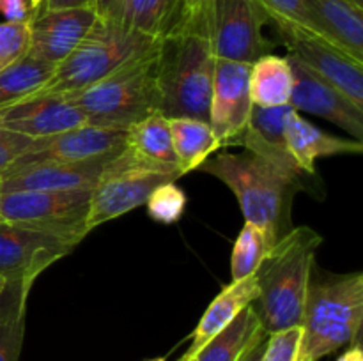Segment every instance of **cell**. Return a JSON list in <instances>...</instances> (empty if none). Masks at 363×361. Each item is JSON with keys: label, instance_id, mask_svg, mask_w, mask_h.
Here are the masks:
<instances>
[{"label": "cell", "instance_id": "obj_15", "mask_svg": "<svg viewBox=\"0 0 363 361\" xmlns=\"http://www.w3.org/2000/svg\"><path fill=\"white\" fill-rule=\"evenodd\" d=\"M110 158L92 161H41L9 166L0 173V193L16 191H91Z\"/></svg>", "mask_w": 363, "mask_h": 361}, {"label": "cell", "instance_id": "obj_26", "mask_svg": "<svg viewBox=\"0 0 363 361\" xmlns=\"http://www.w3.org/2000/svg\"><path fill=\"white\" fill-rule=\"evenodd\" d=\"M55 66L27 53L0 73V110L27 101L52 76Z\"/></svg>", "mask_w": 363, "mask_h": 361}, {"label": "cell", "instance_id": "obj_40", "mask_svg": "<svg viewBox=\"0 0 363 361\" xmlns=\"http://www.w3.org/2000/svg\"><path fill=\"white\" fill-rule=\"evenodd\" d=\"M337 361H363L362 340L360 338L354 340V342L350 345V349H347Z\"/></svg>", "mask_w": 363, "mask_h": 361}, {"label": "cell", "instance_id": "obj_36", "mask_svg": "<svg viewBox=\"0 0 363 361\" xmlns=\"http://www.w3.org/2000/svg\"><path fill=\"white\" fill-rule=\"evenodd\" d=\"M30 289L32 285H23V283H7L6 290H4L2 296H0V322H2L4 319L9 317L11 314H14L21 304L27 303Z\"/></svg>", "mask_w": 363, "mask_h": 361}, {"label": "cell", "instance_id": "obj_44", "mask_svg": "<svg viewBox=\"0 0 363 361\" xmlns=\"http://www.w3.org/2000/svg\"><path fill=\"white\" fill-rule=\"evenodd\" d=\"M353 4H357L358 7H363V0H351Z\"/></svg>", "mask_w": 363, "mask_h": 361}, {"label": "cell", "instance_id": "obj_43", "mask_svg": "<svg viewBox=\"0 0 363 361\" xmlns=\"http://www.w3.org/2000/svg\"><path fill=\"white\" fill-rule=\"evenodd\" d=\"M7 280H4V278H0V296H2V292L4 290H6V287H7Z\"/></svg>", "mask_w": 363, "mask_h": 361}, {"label": "cell", "instance_id": "obj_8", "mask_svg": "<svg viewBox=\"0 0 363 361\" xmlns=\"http://www.w3.org/2000/svg\"><path fill=\"white\" fill-rule=\"evenodd\" d=\"M179 177L177 170L142 163L123 149L105 163L101 177L91 190L89 230L145 205L152 190Z\"/></svg>", "mask_w": 363, "mask_h": 361}, {"label": "cell", "instance_id": "obj_38", "mask_svg": "<svg viewBox=\"0 0 363 361\" xmlns=\"http://www.w3.org/2000/svg\"><path fill=\"white\" fill-rule=\"evenodd\" d=\"M62 9H94V0H43L38 11H62ZM35 11V13H38Z\"/></svg>", "mask_w": 363, "mask_h": 361}, {"label": "cell", "instance_id": "obj_23", "mask_svg": "<svg viewBox=\"0 0 363 361\" xmlns=\"http://www.w3.org/2000/svg\"><path fill=\"white\" fill-rule=\"evenodd\" d=\"M293 67L287 57L266 53L252 62L248 76V94L254 106L272 108V106L289 105L293 92Z\"/></svg>", "mask_w": 363, "mask_h": 361}, {"label": "cell", "instance_id": "obj_1", "mask_svg": "<svg viewBox=\"0 0 363 361\" xmlns=\"http://www.w3.org/2000/svg\"><path fill=\"white\" fill-rule=\"evenodd\" d=\"M323 237L311 227H296L280 237L259 265V294L252 308L266 335L301 324L315 251Z\"/></svg>", "mask_w": 363, "mask_h": 361}, {"label": "cell", "instance_id": "obj_45", "mask_svg": "<svg viewBox=\"0 0 363 361\" xmlns=\"http://www.w3.org/2000/svg\"><path fill=\"white\" fill-rule=\"evenodd\" d=\"M149 361H165V357H156V360H149Z\"/></svg>", "mask_w": 363, "mask_h": 361}, {"label": "cell", "instance_id": "obj_10", "mask_svg": "<svg viewBox=\"0 0 363 361\" xmlns=\"http://www.w3.org/2000/svg\"><path fill=\"white\" fill-rule=\"evenodd\" d=\"M273 25L286 45L289 57L333 85L358 108H363V62H358L339 46L308 28L293 23Z\"/></svg>", "mask_w": 363, "mask_h": 361}, {"label": "cell", "instance_id": "obj_9", "mask_svg": "<svg viewBox=\"0 0 363 361\" xmlns=\"http://www.w3.org/2000/svg\"><path fill=\"white\" fill-rule=\"evenodd\" d=\"M266 21L257 0H208V34L215 57L252 64L272 53L275 45L262 35Z\"/></svg>", "mask_w": 363, "mask_h": 361}, {"label": "cell", "instance_id": "obj_42", "mask_svg": "<svg viewBox=\"0 0 363 361\" xmlns=\"http://www.w3.org/2000/svg\"><path fill=\"white\" fill-rule=\"evenodd\" d=\"M41 4H43V0H30V7H32V13H35V11L39 9V7H41Z\"/></svg>", "mask_w": 363, "mask_h": 361}, {"label": "cell", "instance_id": "obj_16", "mask_svg": "<svg viewBox=\"0 0 363 361\" xmlns=\"http://www.w3.org/2000/svg\"><path fill=\"white\" fill-rule=\"evenodd\" d=\"M293 67V92L289 105L296 112H307L337 124L351 134L354 140L363 138V108L350 101L333 85L319 78L311 69L287 55Z\"/></svg>", "mask_w": 363, "mask_h": 361}, {"label": "cell", "instance_id": "obj_14", "mask_svg": "<svg viewBox=\"0 0 363 361\" xmlns=\"http://www.w3.org/2000/svg\"><path fill=\"white\" fill-rule=\"evenodd\" d=\"M293 110L291 105L272 106V108L254 106L247 130L238 145H243L247 151L272 163L275 168L293 179L300 190L311 191L312 186H319L318 176L305 173L287 149L286 120Z\"/></svg>", "mask_w": 363, "mask_h": 361}, {"label": "cell", "instance_id": "obj_18", "mask_svg": "<svg viewBox=\"0 0 363 361\" xmlns=\"http://www.w3.org/2000/svg\"><path fill=\"white\" fill-rule=\"evenodd\" d=\"M85 117L66 98H34L0 110V126L30 138H45L84 126Z\"/></svg>", "mask_w": 363, "mask_h": 361}, {"label": "cell", "instance_id": "obj_33", "mask_svg": "<svg viewBox=\"0 0 363 361\" xmlns=\"http://www.w3.org/2000/svg\"><path fill=\"white\" fill-rule=\"evenodd\" d=\"M27 303L0 322V361H20L25 338Z\"/></svg>", "mask_w": 363, "mask_h": 361}, {"label": "cell", "instance_id": "obj_19", "mask_svg": "<svg viewBox=\"0 0 363 361\" xmlns=\"http://www.w3.org/2000/svg\"><path fill=\"white\" fill-rule=\"evenodd\" d=\"M312 32L363 62V7L351 0H303Z\"/></svg>", "mask_w": 363, "mask_h": 361}, {"label": "cell", "instance_id": "obj_5", "mask_svg": "<svg viewBox=\"0 0 363 361\" xmlns=\"http://www.w3.org/2000/svg\"><path fill=\"white\" fill-rule=\"evenodd\" d=\"M215 60L208 35L184 32L160 38V113L167 119L194 117L209 122Z\"/></svg>", "mask_w": 363, "mask_h": 361}, {"label": "cell", "instance_id": "obj_22", "mask_svg": "<svg viewBox=\"0 0 363 361\" xmlns=\"http://www.w3.org/2000/svg\"><path fill=\"white\" fill-rule=\"evenodd\" d=\"M124 151L147 165L177 170L169 119L162 113H152L128 127Z\"/></svg>", "mask_w": 363, "mask_h": 361}, {"label": "cell", "instance_id": "obj_46", "mask_svg": "<svg viewBox=\"0 0 363 361\" xmlns=\"http://www.w3.org/2000/svg\"><path fill=\"white\" fill-rule=\"evenodd\" d=\"M188 361H195V360H188Z\"/></svg>", "mask_w": 363, "mask_h": 361}, {"label": "cell", "instance_id": "obj_30", "mask_svg": "<svg viewBox=\"0 0 363 361\" xmlns=\"http://www.w3.org/2000/svg\"><path fill=\"white\" fill-rule=\"evenodd\" d=\"M195 32L208 35V0H176L163 38Z\"/></svg>", "mask_w": 363, "mask_h": 361}, {"label": "cell", "instance_id": "obj_29", "mask_svg": "<svg viewBox=\"0 0 363 361\" xmlns=\"http://www.w3.org/2000/svg\"><path fill=\"white\" fill-rule=\"evenodd\" d=\"M145 207L149 218L163 225H172L183 218L186 209V195L176 183H165L152 190L145 202Z\"/></svg>", "mask_w": 363, "mask_h": 361}, {"label": "cell", "instance_id": "obj_37", "mask_svg": "<svg viewBox=\"0 0 363 361\" xmlns=\"http://www.w3.org/2000/svg\"><path fill=\"white\" fill-rule=\"evenodd\" d=\"M0 14L6 18V21H13V23L30 21L34 16L30 0H0Z\"/></svg>", "mask_w": 363, "mask_h": 361}, {"label": "cell", "instance_id": "obj_47", "mask_svg": "<svg viewBox=\"0 0 363 361\" xmlns=\"http://www.w3.org/2000/svg\"><path fill=\"white\" fill-rule=\"evenodd\" d=\"M0 222H2V219H0Z\"/></svg>", "mask_w": 363, "mask_h": 361}, {"label": "cell", "instance_id": "obj_6", "mask_svg": "<svg viewBox=\"0 0 363 361\" xmlns=\"http://www.w3.org/2000/svg\"><path fill=\"white\" fill-rule=\"evenodd\" d=\"M158 39L126 30L112 18H98L84 41L69 57L57 64L48 81L28 99L77 94L144 53Z\"/></svg>", "mask_w": 363, "mask_h": 361}, {"label": "cell", "instance_id": "obj_27", "mask_svg": "<svg viewBox=\"0 0 363 361\" xmlns=\"http://www.w3.org/2000/svg\"><path fill=\"white\" fill-rule=\"evenodd\" d=\"M176 0H117L108 18L126 30L160 39L165 34L172 18Z\"/></svg>", "mask_w": 363, "mask_h": 361}, {"label": "cell", "instance_id": "obj_39", "mask_svg": "<svg viewBox=\"0 0 363 361\" xmlns=\"http://www.w3.org/2000/svg\"><path fill=\"white\" fill-rule=\"evenodd\" d=\"M266 336H268V335H266ZM266 336H262L261 340H257V342H255L254 345H252L250 349H248L247 353H245L243 356H241L240 361H261L262 350H264Z\"/></svg>", "mask_w": 363, "mask_h": 361}, {"label": "cell", "instance_id": "obj_3", "mask_svg": "<svg viewBox=\"0 0 363 361\" xmlns=\"http://www.w3.org/2000/svg\"><path fill=\"white\" fill-rule=\"evenodd\" d=\"M363 275H311L298 361H319L360 338Z\"/></svg>", "mask_w": 363, "mask_h": 361}, {"label": "cell", "instance_id": "obj_35", "mask_svg": "<svg viewBox=\"0 0 363 361\" xmlns=\"http://www.w3.org/2000/svg\"><path fill=\"white\" fill-rule=\"evenodd\" d=\"M34 138L0 126V173L9 168L28 149Z\"/></svg>", "mask_w": 363, "mask_h": 361}, {"label": "cell", "instance_id": "obj_25", "mask_svg": "<svg viewBox=\"0 0 363 361\" xmlns=\"http://www.w3.org/2000/svg\"><path fill=\"white\" fill-rule=\"evenodd\" d=\"M266 336L257 314L252 304L245 306L229 326L213 336L201 350L195 361H240L241 356L257 340Z\"/></svg>", "mask_w": 363, "mask_h": 361}, {"label": "cell", "instance_id": "obj_34", "mask_svg": "<svg viewBox=\"0 0 363 361\" xmlns=\"http://www.w3.org/2000/svg\"><path fill=\"white\" fill-rule=\"evenodd\" d=\"M257 4L272 23H293L312 32L303 0H257Z\"/></svg>", "mask_w": 363, "mask_h": 361}, {"label": "cell", "instance_id": "obj_13", "mask_svg": "<svg viewBox=\"0 0 363 361\" xmlns=\"http://www.w3.org/2000/svg\"><path fill=\"white\" fill-rule=\"evenodd\" d=\"M126 145V130L84 124L53 137L35 138L11 166L41 161L80 163L112 158Z\"/></svg>", "mask_w": 363, "mask_h": 361}, {"label": "cell", "instance_id": "obj_4", "mask_svg": "<svg viewBox=\"0 0 363 361\" xmlns=\"http://www.w3.org/2000/svg\"><path fill=\"white\" fill-rule=\"evenodd\" d=\"M158 48L160 39L144 53L66 99L84 113L85 124L91 126L128 130L160 113Z\"/></svg>", "mask_w": 363, "mask_h": 361}, {"label": "cell", "instance_id": "obj_2", "mask_svg": "<svg viewBox=\"0 0 363 361\" xmlns=\"http://www.w3.org/2000/svg\"><path fill=\"white\" fill-rule=\"evenodd\" d=\"M199 172L222 180L236 195L245 222L261 227L273 244L291 230V204L300 188L272 163L250 151L218 152Z\"/></svg>", "mask_w": 363, "mask_h": 361}, {"label": "cell", "instance_id": "obj_11", "mask_svg": "<svg viewBox=\"0 0 363 361\" xmlns=\"http://www.w3.org/2000/svg\"><path fill=\"white\" fill-rule=\"evenodd\" d=\"M252 64L216 57L213 76L209 126L220 149L240 144L254 105L248 94Z\"/></svg>", "mask_w": 363, "mask_h": 361}, {"label": "cell", "instance_id": "obj_41", "mask_svg": "<svg viewBox=\"0 0 363 361\" xmlns=\"http://www.w3.org/2000/svg\"><path fill=\"white\" fill-rule=\"evenodd\" d=\"M117 6V0H94V11L98 18H108Z\"/></svg>", "mask_w": 363, "mask_h": 361}, {"label": "cell", "instance_id": "obj_28", "mask_svg": "<svg viewBox=\"0 0 363 361\" xmlns=\"http://www.w3.org/2000/svg\"><path fill=\"white\" fill-rule=\"evenodd\" d=\"M272 239L261 227H257L255 223L245 222L243 229H241L240 236H238L236 243L233 246V255H230L233 282L255 275L261 262L264 260L268 251L272 250Z\"/></svg>", "mask_w": 363, "mask_h": 361}, {"label": "cell", "instance_id": "obj_20", "mask_svg": "<svg viewBox=\"0 0 363 361\" xmlns=\"http://www.w3.org/2000/svg\"><path fill=\"white\" fill-rule=\"evenodd\" d=\"M286 140L294 161L308 176H318L315 161L319 158L363 152L362 142L326 133L321 127L314 126L311 120L301 117L296 110H293L286 120Z\"/></svg>", "mask_w": 363, "mask_h": 361}, {"label": "cell", "instance_id": "obj_32", "mask_svg": "<svg viewBox=\"0 0 363 361\" xmlns=\"http://www.w3.org/2000/svg\"><path fill=\"white\" fill-rule=\"evenodd\" d=\"M301 326L280 329L266 336L261 361H298L301 345Z\"/></svg>", "mask_w": 363, "mask_h": 361}, {"label": "cell", "instance_id": "obj_12", "mask_svg": "<svg viewBox=\"0 0 363 361\" xmlns=\"http://www.w3.org/2000/svg\"><path fill=\"white\" fill-rule=\"evenodd\" d=\"M73 246L52 236L0 222V278L34 285L45 269L71 253Z\"/></svg>", "mask_w": 363, "mask_h": 361}, {"label": "cell", "instance_id": "obj_24", "mask_svg": "<svg viewBox=\"0 0 363 361\" xmlns=\"http://www.w3.org/2000/svg\"><path fill=\"white\" fill-rule=\"evenodd\" d=\"M169 126L176 165L181 176L199 170V166L213 152L220 151V144L208 120L194 119V117H172L169 119Z\"/></svg>", "mask_w": 363, "mask_h": 361}, {"label": "cell", "instance_id": "obj_21", "mask_svg": "<svg viewBox=\"0 0 363 361\" xmlns=\"http://www.w3.org/2000/svg\"><path fill=\"white\" fill-rule=\"evenodd\" d=\"M257 294L259 287L255 275L243 280H236V282H230L229 285L223 287L218 296L209 304L208 310L204 311L201 321H199L197 328H195L194 335H191L190 347H188V350L179 361L194 360L199 354V350L213 336L218 335L225 326H229L245 306H248V304H252L257 299Z\"/></svg>", "mask_w": 363, "mask_h": 361}, {"label": "cell", "instance_id": "obj_31", "mask_svg": "<svg viewBox=\"0 0 363 361\" xmlns=\"http://www.w3.org/2000/svg\"><path fill=\"white\" fill-rule=\"evenodd\" d=\"M30 48V21L0 23V73L23 59Z\"/></svg>", "mask_w": 363, "mask_h": 361}, {"label": "cell", "instance_id": "obj_7", "mask_svg": "<svg viewBox=\"0 0 363 361\" xmlns=\"http://www.w3.org/2000/svg\"><path fill=\"white\" fill-rule=\"evenodd\" d=\"M91 191H16L0 193V219L77 246L87 227Z\"/></svg>", "mask_w": 363, "mask_h": 361}, {"label": "cell", "instance_id": "obj_17", "mask_svg": "<svg viewBox=\"0 0 363 361\" xmlns=\"http://www.w3.org/2000/svg\"><path fill=\"white\" fill-rule=\"evenodd\" d=\"M96 20L94 9L38 11L30 20L28 55L57 66L84 41Z\"/></svg>", "mask_w": 363, "mask_h": 361}]
</instances>
